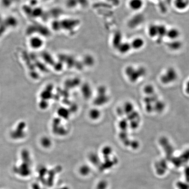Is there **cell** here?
Returning a JSON list of instances; mask_svg holds the SVG:
<instances>
[{"label": "cell", "mask_w": 189, "mask_h": 189, "mask_svg": "<svg viewBox=\"0 0 189 189\" xmlns=\"http://www.w3.org/2000/svg\"><path fill=\"white\" fill-rule=\"evenodd\" d=\"M146 69L142 66L129 65L124 70V74L128 82L131 84H135L141 82L146 75Z\"/></svg>", "instance_id": "6da1fadb"}, {"label": "cell", "mask_w": 189, "mask_h": 189, "mask_svg": "<svg viewBox=\"0 0 189 189\" xmlns=\"http://www.w3.org/2000/svg\"><path fill=\"white\" fill-rule=\"evenodd\" d=\"M180 32L176 28H171L168 29L166 34V37L170 41L178 40L180 36Z\"/></svg>", "instance_id": "277c9868"}, {"label": "cell", "mask_w": 189, "mask_h": 189, "mask_svg": "<svg viewBox=\"0 0 189 189\" xmlns=\"http://www.w3.org/2000/svg\"><path fill=\"white\" fill-rule=\"evenodd\" d=\"M145 41L141 37H137L133 38L130 43L131 49L135 50L142 49L145 45Z\"/></svg>", "instance_id": "3957f363"}, {"label": "cell", "mask_w": 189, "mask_h": 189, "mask_svg": "<svg viewBox=\"0 0 189 189\" xmlns=\"http://www.w3.org/2000/svg\"><path fill=\"white\" fill-rule=\"evenodd\" d=\"M144 5L143 0H130L128 3L130 9L133 11L141 10L144 7Z\"/></svg>", "instance_id": "5b68a950"}, {"label": "cell", "mask_w": 189, "mask_h": 189, "mask_svg": "<svg viewBox=\"0 0 189 189\" xmlns=\"http://www.w3.org/2000/svg\"><path fill=\"white\" fill-rule=\"evenodd\" d=\"M107 186L106 182H104V181H101L98 185L97 189H106Z\"/></svg>", "instance_id": "8fae6325"}, {"label": "cell", "mask_w": 189, "mask_h": 189, "mask_svg": "<svg viewBox=\"0 0 189 189\" xmlns=\"http://www.w3.org/2000/svg\"><path fill=\"white\" fill-rule=\"evenodd\" d=\"M118 47L119 49L118 50L119 52L123 54H127L131 50V49H132L130 43H127V42L121 43Z\"/></svg>", "instance_id": "52a82bcc"}, {"label": "cell", "mask_w": 189, "mask_h": 189, "mask_svg": "<svg viewBox=\"0 0 189 189\" xmlns=\"http://www.w3.org/2000/svg\"><path fill=\"white\" fill-rule=\"evenodd\" d=\"M147 34L151 38H155L158 37V25L151 24L147 29Z\"/></svg>", "instance_id": "8992f818"}, {"label": "cell", "mask_w": 189, "mask_h": 189, "mask_svg": "<svg viewBox=\"0 0 189 189\" xmlns=\"http://www.w3.org/2000/svg\"><path fill=\"white\" fill-rule=\"evenodd\" d=\"M179 78V74L177 70L172 67L166 69L161 73L159 77L160 82L166 86L174 84Z\"/></svg>", "instance_id": "7a4b0ae2"}, {"label": "cell", "mask_w": 189, "mask_h": 189, "mask_svg": "<svg viewBox=\"0 0 189 189\" xmlns=\"http://www.w3.org/2000/svg\"><path fill=\"white\" fill-rule=\"evenodd\" d=\"M80 172L81 173V174L83 175H87L89 174L90 170L88 167L83 166L80 169Z\"/></svg>", "instance_id": "30bf717a"}, {"label": "cell", "mask_w": 189, "mask_h": 189, "mask_svg": "<svg viewBox=\"0 0 189 189\" xmlns=\"http://www.w3.org/2000/svg\"><path fill=\"white\" fill-rule=\"evenodd\" d=\"M168 46L169 48L171 50L176 51L181 48V47H182V44L181 42L178 40L171 41Z\"/></svg>", "instance_id": "ba28073f"}, {"label": "cell", "mask_w": 189, "mask_h": 189, "mask_svg": "<svg viewBox=\"0 0 189 189\" xmlns=\"http://www.w3.org/2000/svg\"><path fill=\"white\" fill-rule=\"evenodd\" d=\"M183 92L186 96L189 97V78L185 82L183 88Z\"/></svg>", "instance_id": "9c48e42d"}]
</instances>
